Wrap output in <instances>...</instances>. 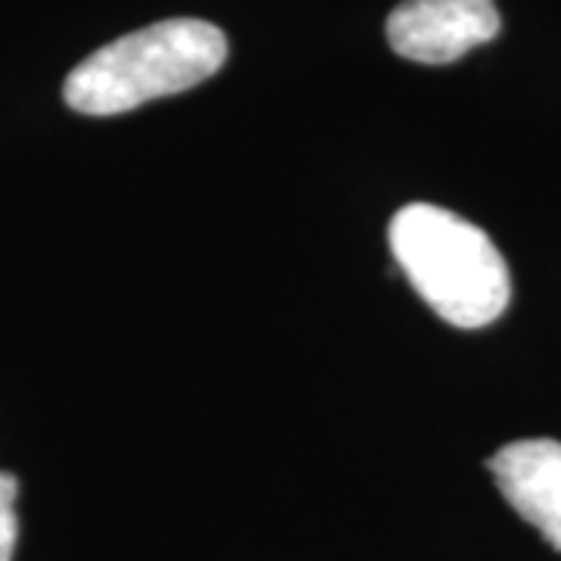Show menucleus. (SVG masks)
Segmentation results:
<instances>
[{"label":"nucleus","instance_id":"nucleus-5","mask_svg":"<svg viewBox=\"0 0 561 561\" xmlns=\"http://www.w3.org/2000/svg\"><path fill=\"white\" fill-rule=\"evenodd\" d=\"M16 496H20V481L0 471V561H13L16 540H20Z\"/></svg>","mask_w":561,"mask_h":561},{"label":"nucleus","instance_id":"nucleus-4","mask_svg":"<svg viewBox=\"0 0 561 561\" xmlns=\"http://www.w3.org/2000/svg\"><path fill=\"white\" fill-rule=\"evenodd\" d=\"M486 468L508 505L561 552V443H508L490 456Z\"/></svg>","mask_w":561,"mask_h":561},{"label":"nucleus","instance_id":"nucleus-3","mask_svg":"<svg viewBox=\"0 0 561 561\" xmlns=\"http://www.w3.org/2000/svg\"><path fill=\"white\" fill-rule=\"evenodd\" d=\"M493 0H402L387 16V41L405 60L443 66L500 35Z\"/></svg>","mask_w":561,"mask_h":561},{"label":"nucleus","instance_id":"nucleus-2","mask_svg":"<svg viewBox=\"0 0 561 561\" xmlns=\"http://www.w3.org/2000/svg\"><path fill=\"white\" fill-rule=\"evenodd\" d=\"M228 60L219 25L162 20L94 50L66 76L62 98L84 116H119L213 79Z\"/></svg>","mask_w":561,"mask_h":561},{"label":"nucleus","instance_id":"nucleus-1","mask_svg":"<svg viewBox=\"0 0 561 561\" xmlns=\"http://www.w3.org/2000/svg\"><path fill=\"white\" fill-rule=\"evenodd\" d=\"M387 238L405 280L443 321L483 328L505 312L508 265L474 221L434 203H409L390 219Z\"/></svg>","mask_w":561,"mask_h":561}]
</instances>
